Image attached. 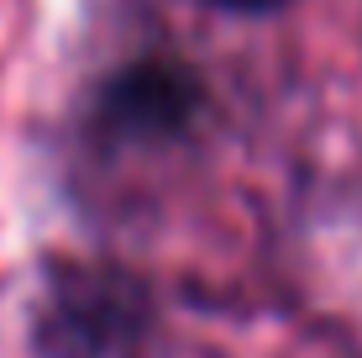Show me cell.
<instances>
[{"mask_svg": "<svg viewBox=\"0 0 362 358\" xmlns=\"http://www.w3.org/2000/svg\"><path fill=\"white\" fill-rule=\"evenodd\" d=\"M142 322V301L127 279L95 274V269H69L53 279L42 306V342L58 358H105L110 348L132 337Z\"/></svg>", "mask_w": 362, "mask_h": 358, "instance_id": "cell-1", "label": "cell"}, {"mask_svg": "<svg viewBox=\"0 0 362 358\" xmlns=\"http://www.w3.org/2000/svg\"><path fill=\"white\" fill-rule=\"evenodd\" d=\"M194 106H199V79L184 64H168V58L132 64L105 90V121L116 132H132V138L179 132L194 116Z\"/></svg>", "mask_w": 362, "mask_h": 358, "instance_id": "cell-2", "label": "cell"}, {"mask_svg": "<svg viewBox=\"0 0 362 358\" xmlns=\"http://www.w3.org/2000/svg\"><path fill=\"white\" fill-rule=\"evenodd\" d=\"M221 6H231V11H279L284 0H221Z\"/></svg>", "mask_w": 362, "mask_h": 358, "instance_id": "cell-3", "label": "cell"}]
</instances>
